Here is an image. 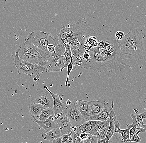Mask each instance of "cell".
<instances>
[{
	"instance_id": "1",
	"label": "cell",
	"mask_w": 146,
	"mask_h": 143,
	"mask_svg": "<svg viewBox=\"0 0 146 143\" xmlns=\"http://www.w3.org/2000/svg\"><path fill=\"white\" fill-rule=\"evenodd\" d=\"M91 55L90 60L82 68H91L95 71L113 72L120 71L130 65L126 63L125 60L114 57L105 50L99 52L96 48L88 50Z\"/></svg>"
},
{
	"instance_id": "2",
	"label": "cell",
	"mask_w": 146,
	"mask_h": 143,
	"mask_svg": "<svg viewBox=\"0 0 146 143\" xmlns=\"http://www.w3.org/2000/svg\"><path fill=\"white\" fill-rule=\"evenodd\" d=\"M145 37V33H139L137 29L130 28L129 31L122 40L117 41L122 53L131 55L137 61L145 56V48L142 40Z\"/></svg>"
},
{
	"instance_id": "3",
	"label": "cell",
	"mask_w": 146,
	"mask_h": 143,
	"mask_svg": "<svg viewBox=\"0 0 146 143\" xmlns=\"http://www.w3.org/2000/svg\"><path fill=\"white\" fill-rule=\"evenodd\" d=\"M17 50L20 58L34 64L45 66L49 58L48 54L33 44L27 37Z\"/></svg>"
},
{
	"instance_id": "4",
	"label": "cell",
	"mask_w": 146,
	"mask_h": 143,
	"mask_svg": "<svg viewBox=\"0 0 146 143\" xmlns=\"http://www.w3.org/2000/svg\"><path fill=\"white\" fill-rule=\"evenodd\" d=\"M13 61L15 67L18 70V74H25L30 76L31 78L36 77L39 74L46 71L47 68L46 66L34 64L21 59L18 56V50L15 52Z\"/></svg>"
},
{
	"instance_id": "5",
	"label": "cell",
	"mask_w": 146,
	"mask_h": 143,
	"mask_svg": "<svg viewBox=\"0 0 146 143\" xmlns=\"http://www.w3.org/2000/svg\"><path fill=\"white\" fill-rule=\"evenodd\" d=\"M56 50L54 53L49 54V58L46 63L45 66L47 67L46 72H61L65 65V58L64 56L65 47L62 45L56 44Z\"/></svg>"
},
{
	"instance_id": "6",
	"label": "cell",
	"mask_w": 146,
	"mask_h": 143,
	"mask_svg": "<svg viewBox=\"0 0 146 143\" xmlns=\"http://www.w3.org/2000/svg\"><path fill=\"white\" fill-rule=\"evenodd\" d=\"M27 38L35 46L49 54L47 46L50 44L57 43L56 38L52 36L50 33L40 31H35L29 34Z\"/></svg>"
},
{
	"instance_id": "7",
	"label": "cell",
	"mask_w": 146,
	"mask_h": 143,
	"mask_svg": "<svg viewBox=\"0 0 146 143\" xmlns=\"http://www.w3.org/2000/svg\"><path fill=\"white\" fill-rule=\"evenodd\" d=\"M32 103H38L45 107L53 108L54 101L52 96L47 90L40 89L32 94L31 96Z\"/></svg>"
},
{
	"instance_id": "8",
	"label": "cell",
	"mask_w": 146,
	"mask_h": 143,
	"mask_svg": "<svg viewBox=\"0 0 146 143\" xmlns=\"http://www.w3.org/2000/svg\"><path fill=\"white\" fill-rule=\"evenodd\" d=\"M64 112L72 125L79 127L87 121L83 117L74 103L68 105Z\"/></svg>"
},
{
	"instance_id": "9",
	"label": "cell",
	"mask_w": 146,
	"mask_h": 143,
	"mask_svg": "<svg viewBox=\"0 0 146 143\" xmlns=\"http://www.w3.org/2000/svg\"><path fill=\"white\" fill-rule=\"evenodd\" d=\"M55 121L56 122L59 127L62 135L67 134L72 132L71 127L72 124L67 117L65 114L64 111L60 113L54 115Z\"/></svg>"
},
{
	"instance_id": "10",
	"label": "cell",
	"mask_w": 146,
	"mask_h": 143,
	"mask_svg": "<svg viewBox=\"0 0 146 143\" xmlns=\"http://www.w3.org/2000/svg\"><path fill=\"white\" fill-rule=\"evenodd\" d=\"M114 105L113 101L106 102L102 111L97 115L89 116L86 119L87 121H98L101 122L109 120L110 117V113L113 109Z\"/></svg>"
},
{
	"instance_id": "11",
	"label": "cell",
	"mask_w": 146,
	"mask_h": 143,
	"mask_svg": "<svg viewBox=\"0 0 146 143\" xmlns=\"http://www.w3.org/2000/svg\"><path fill=\"white\" fill-rule=\"evenodd\" d=\"M44 88H45V90H47L52 96L54 101V106L53 109L54 111V115L63 112L68 106L66 103L62 102L60 100L59 96L56 93L50 91L47 86H44Z\"/></svg>"
},
{
	"instance_id": "12",
	"label": "cell",
	"mask_w": 146,
	"mask_h": 143,
	"mask_svg": "<svg viewBox=\"0 0 146 143\" xmlns=\"http://www.w3.org/2000/svg\"><path fill=\"white\" fill-rule=\"evenodd\" d=\"M32 122H35L40 127L43 128L46 132H49L53 129L59 128V125L56 121L52 120V116L45 121H40L35 117H32L31 119Z\"/></svg>"
},
{
	"instance_id": "13",
	"label": "cell",
	"mask_w": 146,
	"mask_h": 143,
	"mask_svg": "<svg viewBox=\"0 0 146 143\" xmlns=\"http://www.w3.org/2000/svg\"><path fill=\"white\" fill-rule=\"evenodd\" d=\"M90 107L89 116L97 115L102 111L106 102L104 101H98L95 99L88 101Z\"/></svg>"
},
{
	"instance_id": "14",
	"label": "cell",
	"mask_w": 146,
	"mask_h": 143,
	"mask_svg": "<svg viewBox=\"0 0 146 143\" xmlns=\"http://www.w3.org/2000/svg\"><path fill=\"white\" fill-rule=\"evenodd\" d=\"M74 104L81 113V114L84 118L86 119L89 116L90 107L88 101L80 99L77 102L74 103Z\"/></svg>"
},
{
	"instance_id": "15",
	"label": "cell",
	"mask_w": 146,
	"mask_h": 143,
	"mask_svg": "<svg viewBox=\"0 0 146 143\" xmlns=\"http://www.w3.org/2000/svg\"><path fill=\"white\" fill-rule=\"evenodd\" d=\"M130 116L137 127L146 129V111L139 115L131 114Z\"/></svg>"
},
{
	"instance_id": "16",
	"label": "cell",
	"mask_w": 146,
	"mask_h": 143,
	"mask_svg": "<svg viewBox=\"0 0 146 143\" xmlns=\"http://www.w3.org/2000/svg\"><path fill=\"white\" fill-rule=\"evenodd\" d=\"M62 136L59 128L53 129L49 132H44L42 135V137L44 140L52 142L55 139L59 138Z\"/></svg>"
},
{
	"instance_id": "17",
	"label": "cell",
	"mask_w": 146,
	"mask_h": 143,
	"mask_svg": "<svg viewBox=\"0 0 146 143\" xmlns=\"http://www.w3.org/2000/svg\"><path fill=\"white\" fill-rule=\"evenodd\" d=\"M101 122L98 121H87L83 124L78 127V128L82 132L90 133V132L94 129V127Z\"/></svg>"
},
{
	"instance_id": "18",
	"label": "cell",
	"mask_w": 146,
	"mask_h": 143,
	"mask_svg": "<svg viewBox=\"0 0 146 143\" xmlns=\"http://www.w3.org/2000/svg\"><path fill=\"white\" fill-rule=\"evenodd\" d=\"M29 114L32 117L35 116H39L45 108L43 105L38 103L30 104L28 106Z\"/></svg>"
},
{
	"instance_id": "19",
	"label": "cell",
	"mask_w": 146,
	"mask_h": 143,
	"mask_svg": "<svg viewBox=\"0 0 146 143\" xmlns=\"http://www.w3.org/2000/svg\"><path fill=\"white\" fill-rule=\"evenodd\" d=\"M72 33V32L70 27V24H68L67 26H63L62 28L61 29L60 32L57 34L59 39V42H60V43L64 40L71 35Z\"/></svg>"
},
{
	"instance_id": "20",
	"label": "cell",
	"mask_w": 146,
	"mask_h": 143,
	"mask_svg": "<svg viewBox=\"0 0 146 143\" xmlns=\"http://www.w3.org/2000/svg\"><path fill=\"white\" fill-rule=\"evenodd\" d=\"M135 123H132V124L127 125V128L125 130H122L119 128L118 130L115 131V133H118L119 134H121V137L123 139L124 143L128 142L129 139V130L135 125Z\"/></svg>"
},
{
	"instance_id": "21",
	"label": "cell",
	"mask_w": 146,
	"mask_h": 143,
	"mask_svg": "<svg viewBox=\"0 0 146 143\" xmlns=\"http://www.w3.org/2000/svg\"><path fill=\"white\" fill-rule=\"evenodd\" d=\"M98 40L96 36H90L86 39L84 45V48L86 50H90L97 47Z\"/></svg>"
},
{
	"instance_id": "22",
	"label": "cell",
	"mask_w": 146,
	"mask_h": 143,
	"mask_svg": "<svg viewBox=\"0 0 146 143\" xmlns=\"http://www.w3.org/2000/svg\"><path fill=\"white\" fill-rule=\"evenodd\" d=\"M54 115L53 109L51 107H45L43 110L40 114L39 115L38 120L40 121H45L49 118L50 116Z\"/></svg>"
},
{
	"instance_id": "23",
	"label": "cell",
	"mask_w": 146,
	"mask_h": 143,
	"mask_svg": "<svg viewBox=\"0 0 146 143\" xmlns=\"http://www.w3.org/2000/svg\"><path fill=\"white\" fill-rule=\"evenodd\" d=\"M65 51L64 53V56L65 58V65L61 70V72H62L64 68L68 67V65L71 62L73 58L72 55L71 46H65Z\"/></svg>"
},
{
	"instance_id": "24",
	"label": "cell",
	"mask_w": 146,
	"mask_h": 143,
	"mask_svg": "<svg viewBox=\"0 0 146 143\" xmlns=\"http://www.w3.org/2000/svg\"><path fill=\"white\" fill-rule=\"evenodd\" d=\"M110 123V119L109 120H107L103 122H101L100 123L97 125H96L94 127L91 132L90 134L92 135H94L96 133L99 132L100 130H103L104 128L109 127Z\"/></svg>"
},
{
	"instance_id": "25",
	"label": "cell",
	"mask_w": 146,
	"mask_h": 143,
	"mask_svg": "<svg viewBox=\"0 0 146 143\" xmlns=\"http://www.w3.org/2000/svg\"><path fill=\"white\" fill-rule=\"evenodd\" d=\"M72 132L67 134L63 135L53 141V143H73Z\"/></svg>"
},
{
	"instance_id": "26",
	"label": "cell",
	"mask_w": 146,
	"mask_h": 143,
	"mask_svg": "<svg viewBox=\"0 0 146 143\" xmlns=\"http://www.w3.org/2000/svg\"><path fill=\"white\" fill-rule=\"evenodd\" d=\"M115 133V124H114V121L112 117H110V123L109 128H108V131L107 133L106 136V138H105V141H106V143H108L110 139L112 138Z\"/></svg>"
},
{
	"instance_id": "27",
	"label": "cell",
	"mask_w": 146,
	"mask_h": 143,
	"mask_svg": "<svg viewBox=\"0 0 146 143\" xmlns=\"http://www.w3.org/2000/svg\"><path fill=\"white\" fill-rule=\"evenodd\" d=\"M137 130H138V131L137 132H135V134H134V136H133L131 139H129V140L128 141V142H133L138 143H140L141 139L138 136L139 134L141 132H146V128L137 127Z\"/></svg>"
},
{
	"instance_id": "28",
	"label": "cell",
	"mask_w": 146,
	"mask_h": 143,
	"mask_svg": "<svg viewBox=\"0 0 146 143\" xmlns=\"http://www.w3.org/2000/svg\"><path fill=\"white\" fill-rule=\"evenodd\" d=\"M72 132V139L73 143H84V140H82L80 137L81 131L78 132Z\"/></svg>"
},
{
	"instance_id": "29",
	"label": "cell",
	"mask_w": 146,
	"mask_h": 143,
	"mask_svg": "<svg viewBox=\"0 0 146 143\" xmlns=\"http://www.w3.org/2000/svg\"><path fill=\"white\" fill-rule=\"evenodd\" d=\"M108 143H125L118 133H115L112 138L110 139Z\"/></svg>"
},
{
	"instance_id": "30",
	"label": "cell",
	"mask_w": 146,
	"mask_h": 143,
	"mask_svg": "<svg viewBox=\"0 0 146 143\" xmlns=\"http://www.w3.org/2000/svg\"><path fill=\"white\" fill-rule=\"evenodd\" d=\"M109 127L104 128L103 130H100L99 132L96 133L94 135H96L98 139L105 140V138H106V136Z\"/></svg>"
},
{
	"instance_id": "31",
	"label": "cell",
	"mask_w": 146,
	"mask_h": 143,
	"mask_svg": "<svg viewBox=\"0 0 146 143\" xmlns=\"http://www.w3.org/2000/svg\"><path fill=\"white\" fill-rule=\"evenodd\" d=\"M98 137L94 135H92L91 134H88L87 138L84 140V143H97Z\"/></svg>"
},
{
	"instance_id": "32",
	"label": "cell",
	"mask_w": 146,
	"mask_h": 143,
	"mask_svg": "<svg viewBox=\"0 0 146 143\" xmlns=\"http://www.w3.org/2000/svg\"><path fill=\"white\" fill-rule=\"evenodd\" d=\"M67 67V71H68V73H67V77H66V81L65 83V86H68V79H69V76L70 75V73L72 72L73 69V65L72 63V60L71 61V62L68 65Z\"/></svg>"
},
{
	"instance_id": "33",
	"label": "cell",
	"mask_w": 146,
	"mask_h": 143,
	"mask_svg": "<svg viewBox=\"0 0 146 143\" xmlns=\"http://www.w3.org/2000/svg\"><path fill=\"white\" fill-rule=\"evenodd\" d=\"M125 34L123 32L117 31L115 33V38L117 40H121L125 37Z\"/></svg>"
},
{
	"instance_id": "34",
	"label": "cell",
	"mask_w": 146,
	"mask_h": 143,
	"mask_svg": "<svg viewBox=\"0 0 146 143\" xmlns=\"http://www.w3.org/2000/svg\"><path fill=\"white\" fill-rule=\"evenodd\" d=\"M56 44H50L47 46V50L49 54L50 53H54L55 52L56 50Z\"/></svg>"
},
{
	"instance_id": "35",
	"label": "cell",
	"mask_w": 146,
	"mask_h": 143,
	"mask_svg": "<svg viewBox=\"0 0 146 143\" xmlns=\"http://www.w3.org/2000/svg\"><path fill=\"white\" fill-rule=\"evenodd\" d=\"M137 130V127L135 125L129 130V139H131L134 136Z\"/></svg>"
},
{
	"instance_id": "36",
	"label": "cell",
	"mask_w": 146,
	"mask_h": 143,
	"mask_svg": "<svg viewBox=\"0 0 146 143\" xmlns=\"http://www.w3.org/2000/svg\"><path fill=\"white\" fill-rule=\"evenodd\" d=\"M80 137L82 140L84 141L87 138L88 134L85 132H81V134H80Z\"/></svg>"
},
{
	"instance_id": "37",
	"label": "cell",
	"mask_w": 146,
	"mask_h": 143,
	"mask_svg": "<svg viewBox=\"0 0 146 143\" xmlns=\"http://www.w3.org/2000/svg\"><path fill=\"white\" fill-rule=\"evenodd\" d=\"M98 143H106L105 140H103L100 139H98Z\"/></svg>"
},
{
	"instance_id": "38",
	"label": "cell",
	"mask_w": 146,
	"mask_h": 143,
	"mask_svg": "<svg viewBox=\"0 0 146 143\" xmlns=\"http://www.w3.org/2000/svg\"><path fill=\"white\" fill-rule=\"evenodd\" d=\"M66 104L67 105H70L72 104V102L71 101H66Z\"/></svg>"
},
{
	"instance_id": "39",
	"label": "cell",
	"mask_w": 146,
	"mask_h": 143,
	"mask_svg": "<svg viewBox=\"0 0 146 143\" xmlns=\"http://www.w3.org/2000/svg\"><path fill=\"white\" fill-rule=\"evenodd\" d=\"M39 143H43L42 142Z\"/></svg>"
}]
</instances>
